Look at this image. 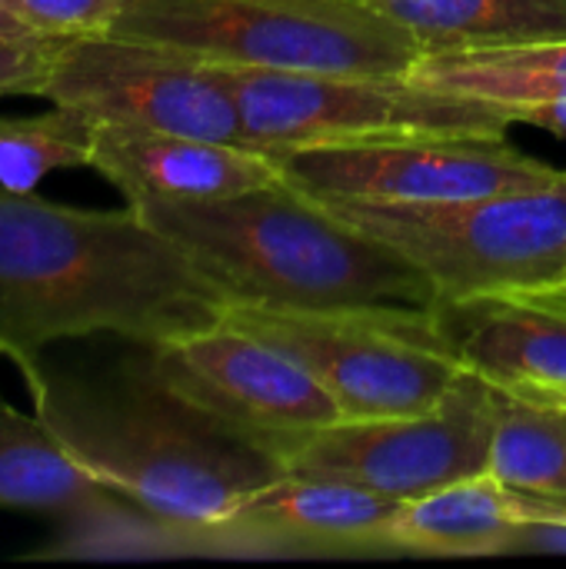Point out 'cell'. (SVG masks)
I'll use <instances>...</instances> for the list:
<instances>
[{
	"label": "cell",
	"mask_w": 566,
	"mask_h": 569,
	"mask_svg": "<svg viewBox=\"0 0 566 569\" xmlns=\"http://www.w3.org/2000/svg\"><path fill=\"white\" fill-rule=\"evenodd\" d=\"M564 287H566V283H564Z\"/></svg>",
	"instance_id": "4316f807"
},
{
	"label": "cell",
	"mask_w": 566,
	"mask_h": 569,
	"mask_svg": "<svg viewBox=\"0 0 566 569\" xmlns=\"http://www.w3.org/2000/svg\"><path fill=\"white\" fill-rule=\"evenodd\" d=\"M133 210L180 243L230 303L304 313H427L434 280L297 187L220 200H150Z\"/></svg>",
	"instance_id": "3957f363"
},
{
	"label": "cell",
	"mask_w": 566,
	"mask_h": 569,
	"mask_svg": "<svg viewBox=\"0 0 566 569\" xmlns=\"http://www.w3.org/2000/svg\"><path fill=\"white\" fill-rule=\"evenodd\" d=\"M514 393H524L530 400H544V403H560L566 407V387H504Z\"/></svg>",
	"instance_id": "d4e9b609"
},
{
	"label": "cell",
	"mask_w": 566,
	"mask_h": 569,
	"mask_svg": "<svg viewBox=\"0 0 566 569\" xmlns=\"http://www.w3.org/2000/svg\"><path fill=\"white\" fill-rule=\"evenodd\" d=\"M217 67L407 73L427 47L357 0H137L107 30Z\"/></svg>",
	"instance_id": "277c9868"
},
{
	"label": "cell",
	"mask_w": 566,
	"mask_h": 569,
	"mask_svg": "<svg viewBox=\"0 0 566 569\" xmlns=\"http://www.w3.org/2000/svg\"><path fill=\"white\" fill-rule=\"evenodd\" d=\"M427 50L566 40V0H357Z\"/></svg>",
	"instance_id": "ac0fdd59"
},
{
	"label": "cell",
	"mask_w": 566,
	"mask_h": 569,
	"mask_svg": "<svg viewBox=\"0 0 566 569\" xmlns=\"http://www.w3.org/2000/svg\"><path fill=\"white\" fill-rule=\"evenodd\" d=\"M227 307L224 287L130 203L80 210L0 190V357L30 397L60 340L113 333L160 347L220 323Z\"/></svg>",
	"instance_id": "6da1fadb"
},
{
	"label": "cell",
	"mask_w": 566,
	"mask_h": 569,
	"mask_svg": "<svg viewBox=\"0 0 566 569\" xmlns=\"http://www.w3.org/2000/svg\"><path fill=\"white\" fill-rule=\"evenodd\" d=\"M113 497L77 467L37 413H20L0 400V507L70 520Z\"/></svg>",
	"instance_id": "e0dca14e"
},
{
	"label": "cell",
	"mask_w": 566,
	"mask_h": 569,
	"mask_svg": "<svg viewBox=\"0 0 566 569\" xmlns=\"http://www.w3.org/2000/svg\"><path fill=\"white\" fill-rule=\"evenodd\" d=\"M410 80L450 93L500 103L507 110L566 97V40H520L427 50L410 70Z\"/></svg>",
	"instance_id": "2e32d148"
},
{
	"label": "cell",
	"mask_w": 566,
	"mask_h": 569,
	"mask_svg": "<svg viewBox=\"0 0 566 569\" xmlns=\"http://www.w3.org/2000/svg\"><path fill=\"white\" fill-rule=\"evenodd\" d=\"M147 363L183 403L270 453L284 440L344 420L334 397L297 360L227 317L147 347Z\"/></svg>",
	"instance_id": "8fae6325"
},
{
	"label": "cell",
	"mask_w": 566,
	"mask_h": 569,
	"mask_svg": "<svg viewBox=\"0 0 566 569\" xmlns=\"http://www.w3.org/2000/svg\"><path fill=\"white\" fill-rule=\"evenodd\" d=\"M320 203L410 257L434 280L440 303L566 283V173L550 183L437 203Z\"/></svg>",
	"instance_id": "5b68a950"
},
{
	"label": "cell",
	"mask_w": 566,
	"mask_h": 569,
	"mask_svg": "<svg viewBox=\"0 0 566 569\" xmlns=\"http://www.w3.org/2000/svg\"><path fill=\"white\" fill-rule=\"evenodd\" d=\"M517 523V493L494 473H477L400 503L390 527V550L420 557L507 553Z\"/></svg>",
	"instance_id": "9a60e30c"
},
{
	"label": "cell",
	"mask_w": 566,
	"mask_h": 569,
	"mask_svg": "<svg viewBox=\"0 0 566 569\" xmlns=\"http://www.w3.org/2000/svg\"><path fill=\"white\" fill-rule=\"evenodd\" d=\"M494 383L464 370L427 413L337 420L274 447L287 473L354 483L407 503L447 483L487 473Z\"/></svg>",
	"instance_id": "ba28073f"
},
{
	"label": "cell",
	"mask_w": 566,
	"mask_h": 569,
	"mask_svg": "<svg viewBox=\"0 0 566 569\" xmlns=\"http://www.w3.org/2000/svg\"><path fill=\"white\" fill-rule=\"evenodd\" d=\"M90 170L110 180L130 207L220 200L284 183L280 163L267 150L133 127H97Z\"/></svg>",
	"instance_id": "7c38bea8"
},
{
	"label": "cell",
	"mask_w": 566,
	"mask_h": 569,
	"mask_svg": "<svg viewBox=\"0 0 566 569\" xmlns=\"http://www.w3.org/2000/svg\"><path fill=\"white\" fill-rule=\"evenodd\" d=\"M137 0H10L13 13L30 33L47 40H67L83 33H107L123 10Z\"/></svg>",
	"instance_id": "44dd1931"
},
{
	"label": "cell",
	"mask_w": 566,
	"mask_h": 569,
	"mask_svg": "<svg viewBox=\"0 0 566 569\" xmlns=\"http://www.w3.org/2000/svg\"><path fill=\"white\" fill-rule=\"evenodd\" d=\"M40 97L97 127L187 133L250 147L237 100L214 63L130 40L83 33L57 40Z\"/></svg>",
	"instance_id": "9c48e42d"
},
{
	"label": "cell",
	"mask_w": 566,
	"mask_h": 569,
	"mask_svg": "<svg viewBox=\"0 0 566 569\" xmlns=\"http://www.w3.org/2000/svg\"><path fill=\"white\" fill-rule=\"evenodd\" d=\"M527 297H534V300H540V303H547V307H557V310H564L566 313V287H554V290H534V293H527Z\"/></svg>",
	"instance_id": "484cf974"
},
{
	"label": "cell",
	"mask_w": 566,
	"mask_h": 569,
	"mask_svg": "<svg viewBox=\"0 0 566 569\" xmlns=\"http://www.w3.org/2000/svg\"><path fill=\"white\" fill-rule=\"evenodd\" d=\"M93 133V120L57 103L30 117H0V190L37 193L50 173L90 167Z\"/></svg>",
	"instance_id": "ffe728a7"
},
{
	"label": "cell",
	"mask_w": 566,
	"mask_h": 569,
	"mask_svg": "<svg viewBox=\"0 0 566 569\" xmlns=\"http://www.w3.org/2000/svg\"><path fill=\"white\" fill-rule=\"evenodd\" d=\"M217 67V63H214ZM237 100L250 147H324L400 137H494L517 123L514 110L427 87L407 73H287L217 67Z\"/></svg>",
	"instance_id": "8992f818"
},
{
	"label": "cell",
	"mask_w": 566,
	"mask_h": 569,
	"mask_svg": "<svg viewBox=\"0 0 566 569\" xmlns=\"http://www.w3.org/2000/svg\"><path fill=\"white\" fill-rule=\"evenodd\" d=\"M400 503L354 483L284 473L250 493L217 540H264L317 550H390Z\"/></svg>",
	"instance_id": "5bb4252c"
},
{
	"label": "cell",
	"mask_w": 566,
	"mask_h": 569,
	"mask_svg": "<svg viewBox=\"0 0 566 569\" xmlns=\"http://www.w3.org/2000/svg\"><path fill=\"white\" fill-rule=\"evenodd\" d=\"M430 330L447 357L497 387H566V313L527 293L437 303Z\"/></svg>",
	"instance_id": "4fadbf2b"
},
{
	"label": "cell",
	"mask_w": 566,
	"mask_h": 569,
	"mask_svg": "<svg viewBox=\"0 0 566 569\" xmlns=\"http://www.w3.org/2000/svg\"><path fill=\"white\" fill-rule=\"evenodd\" d=\"M57 40H0V97H40Z\"/></svg>",
	"instance_id": "7402d4cb"
},
{
	"label": "cell",
	"mask_w": 566,
	"mask_h": 569,
	"mask_svg": "<svg viewBox=\"0 0 566 569\" xmlns=\"http://www.w3.org/2000/svg\"><path fill=\"white\" fill-rule=\"evenodd\" d=\"M517 123L540 127V130L566 140V97H554V100H544V103L520 107L517 110Z\"/></svg>",
	"instance_id": "603a6c76"
},
{
	"label": "cell",
	"mask_w": 566,
	"mask_h": 569,
	"mask_svg": "<svg viewBox=\"0 0 566 569\" xmlns=\"http://www.w3.org/2000/svg\"><path fill=\"white\" fill-rule=\"evenodd\" d=\"M487 473L520 497L566 500V407L494 383Z\"/></svg>",
	"instance_id": "d6986e66"
},
{
	"label": "cell",
	"mask_w": 566,
	"mask_h": 569,
	"mask_svg": "<svg viewBox=\"0 0 566 569\" xmlns=\"http://www.w3.org/2000/svg\"><path fill=\"white\" fill-rule=\"evenodd\" d=\"M227 320L297 360L344 420L434 410L464 367L447 357L427 313H304L230 303Z\"/></svg>",
	"instance_id": "52a82bcc"
},
{
	"label": "cell",
	"mask_w": 566,
	"mask_h": 569,
	"mask_svg": "<svg viewBox=\"0 0 566 569\" xmlns=\"http://www.w3.org/2000/svg\"><path fill=\"white\" fill-rule=\"evenodd\" d=\"M30 403L77 467L177 540H217L250 493L287 473L267 447L170 393L147 357L107 377L43 367Z\"/></svg>",
	"instance_id": "7a4b0ae2"
},
{
	"label": "cell",
	"mask_w": 566,
	"mask_h": 569,
	"mask_svg": "<svg viewBox=\"0 0 566 569\" xmlns=\"http://www.w3.org/2000/svg\"><path fill=\"white\" fill-rule=\"evenodd\" d=\"M37 33L27 30V23L13 13L10 0H0V40H30Z\"/></svg>",
	"instance_id": "cb8c5ba5"
},
{
	"label": "cell",
	"mask_w": 566,
	"mask_h": 569,
	"mask_svg": "<svg viewBox=\"0 0 566 569\" xmlns=\"http://www.w3.org/2000/svg\"><path fill=\"white\" fill-rule=\"evenodd\" d=\"M290 187L317 200L437 203L560 180L544 163L494 137H400L270 150Z\"/></svg>",
	"instance_id": "30bf717a"
}]
</instances>
